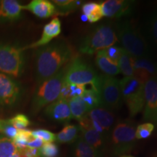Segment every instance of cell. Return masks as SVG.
Returning <instances> with one entry per match:
<instances>
[{"mask_svg": "<svg viewBox=\"0 0 157 157\" xmlns=\"http://www.w3.org/2000/svg\"><path fill=\"white\" fill-rule=\"evenodd\" d=\"M24 48L15 45L0 43V72L17 78L24 69Z\"/></svg>", "mask_w": 157, "mask_h": 157, "instance_id": "obj_8", "label": "cell"}, {"mask_svg": "<svg viewBox=\"0 0 157 157\" xmlns=\"http://www.w3.org/2000/svg\"><path fill=\"white\" fill-rule=\"evenodd\" d=\"M39 151L42 157H57L59 154L58 147L54 143H44Z\"/></svg>", "mask_w": 157, "mask_h": 157, "instance_id": "obj_34", "label": "cell"}, {"mask_svg": "<svg viewBox=\"0 0 157 157\" xmlns=\"http://www.w3.org/2000/svg\"><path fill=\"white\" fill-rule=\"evenodd\" d=\"M65 71L66 68L64 67L56 75L39 84L31 101L33 114H36L43 108L58 99L63 83Z\"/></svg>", "mask_w": 157, "mask_h": 157, "instance_id": "obj_4", "label": "cell"}, {"mask_svg": "<svg viewBox=\"0 0 157 157\" xmlns=\"http://www.w3.org/2000/svg\"><path fill=\"white\" fill-rule=\"evenodd\" d=\"M17 148L13 141L3 135H0V157H12Z\"/></svg>", "mask_w": 157, "mask_h": 157, "instance_id": "obj_30", "label": "cell"}, {"mask_svg": "<svg viewBox=\"0 0 157 157\" xmlns=\"http://www.w3.org/2000/svg\"><path fill=\"white\" fill-rule=\"evenodd\" d=\"M139 29L151 50H157V9L145 17Z\"/></svg>", "mask_w": 157, "mask_h": 157, "instance_id": "obj_14", "label": "cell"}, {"mask_svg": "<svg viewBox=\"0 0 157 157\" xmlns=\"http://www.w3.org/2000/svg\"><path fill=\"white\" fill-rule=\"evenodd\" d=\"M10 124L13 126L17 130L19 129H24L30 124V121H29V118L24 114L22 113H19L15 116L12 119H9Z\"/></svg>", "mask_w": 157, "mask_h": 157, "instance_id": "obj_33", "label": "cell"}, {"mask_svg": "<svg viewBox=\"0 0 157 157\" xmlns=\"http://www.w3.org/2000/svg\"><path fill=\"white\" fill-rule=\"evenodd\" d=\"M34 137L31 134V131L29 129H19L17 130L16 136L13 139V143L17 149H21L26 147L29 141H31Z\"/></svg>", "mask_w": 157, "mask_h": 157, "instance_id": "obj_31", "label": "cell"}, {"mask_svg": "<svg viewBox=\"0 0 157 157\" xmlns=\"http://www.w3.org/2000/svg\"><path fill=\"white\" fill-rule=\"evenodd\" d=\"M78 124H79L78 125L79 132H81L80 137L93 148H96L98 151H101L106 141L103 137V135L97 132L90 124L85 117H84L78 121Z\"/></svg>", "mask_w": 157, "mask_h": 157, "instance_id": "obj_17", "label": "cell"}, {"mask_svg": "<svg viewBox=\"0 0 157 157\" xmlns=\"http://www.w3.org/2000/svg\"><path fill=\"white\" fill-rule=\"evenodd\" d=\"M143 119L157 126V78L145 83V105Z\"/></svg>", "mask_w": 157, "mask_h": 157, "instance_id": "obj_11", "label": "cell"}, {"mask_svg": "<svg viewBox=\"0 0 157 157\" xmlns=\"http://www.w3.org/2000/svg\"><path fill=\"white\" fill-rule=\"evenodd\" d=\"M86 89V85L82 84H68L63 83L58 99L68 101L73 98L82 97Z\"/></svg>", "mask_w": 157, "mask_h": 157, "instance_id": "obj_24", "label": "cell"}, {"mask_svg": "<svg viewBox=\"0 0 157 157\" xmlns=\"http://www.w3.org/2000/svg\"><path fill=\"white\" fill-rule=\"evenodd\" d=\"M31 134L33 137L41 139L44 143H53L56 140V135L47 129H36L31 131Z\"/></svg>", "mask_w": 157, "mask_h": 157, "instance_id": "obj_35", "label": "cell"}, {"mask_svg": "<svg viewBox=\"0 0 157 157\" xmlns=\"http://www.w3.org/2000/svg\"><path fill=\"white\" fill-rule=\"evenodd\" d=\"M71 47L64 40H57L37 49L34 55V74L37 84L58 73L74 58Z\"/></svg>", "mask_w": 157, "mask_h": 157, "instance_id": "obj_1", "label": "cell"}, {"mask_svg": "<svg viewBox=\"0 0 157 157\" xmlns=\"http://www.w3.org/2000/svg\"><path fill=\"white\" fill-rule=\"evenodd\" d=\"M84 117L90 124L103 135L105 140L109 138L115 121V117L112 111L101 106L90 110Z\"/></svg>", "mask_w": 157, "mask_h": 157, "instance_id": "obj_10", "label": "cell"}, {"mask_svg": "<svg viewBox=\"0 0 157 157\" xmlns=\"http://www.w3.org/2000/svg\"><path fill=\"white\" fill-rule=\"evenodd\" d=\"M2 133L5 135V136L6 137H7V138L13 140L15 137V136H16L17 133V129H15L13 126H12L11 124H10L9 123L8 124L6 125Z\"/></svg>", "mask_w": 157, "mask_h": 157, "instance_id": "obj_38", "label": "cell"}, {"mask_svg": "<svg viewBox=\"0 0 157 157\" xmlns=\"http://www.w3.org/2000/svg\"><path fill=\"white\" fill-rule=\"evenodd\" d=\"M68 102L72 119L76 121H78L82 119L89 111L87 105L81 97L73 98Z\"/></svg>", "mask_w": 157, "mask_h": 157, "instance_id": "obj_26", "label": "cell"}, {"mask_svg": "<svg viewBox=\"0 0 157 157\" xmlns=\"http://www.w3.org/2000/svg\"><path fill=\"white\" fill-rule=\"evenodd\" d=\"M95 64L105 75L114 76L120 73L117 63L111 60L104 50L98 51L96 53Z\"/></svg>", "mask_w": 157, "mask_h": 157, "instance_id": "obj_21", "label": "cell"}, {"mask_svg": "<svg viewBox=\"0 0 157 157\" xmlns=\"http://www.w3.org/2000/svg\"><path fill=\"white\" fill-rule=\"evenodd\" d=\"M44 114L50 119L58 122L66 123L72 119L68 102L62 99L56 100L46 106Z\"/></svg>", "mask_w": 157, "mask_h": 157, "instance_id": "obj_15", "label": "cell"}, {"mask_svg": "<svg viewBox=\"0 0 157 157\" xmlns=\"http://www.w3.org/2000/svg\"><path fill=\"white\" fill-rule=\"evenodd\" d=\"M21 93V86L14 78L0 73V104L13 106L18 101Z\"/></svg>", "mask_w": 157, "mask_h": 157, "instance_id": "obj_12", "label": "cell"}, {"mask_svg": "<svg viewBox=\"0 0 157 157\" xmlns=\"http://www.w3.org/2000/svg\"><path fill=\"white\" fill-rule=\"evenodd\" d=\"M135 124L130 120L118 121L110 135L111 148L115 155H125L135 146Z\"/></svg>", "mask_w": 157, "mask_h": 157, "instance_id": "obj_7", "label": "cell"}, {"mask_svg": "<svg viewBox=\"0 0 157 157\" xmlns=\"http://www.w3.org/2000/svg\"><path fill=\"white\" fill-rule=\"evenodd\" d=\"M155 126L151 122L143 123L142 124L138 125L135 130V137L136 140L146 139L151 136L154 132Z\"/></svg>", "mask_w": 157, "mask_h": 157, "instance_id": "obj_32", "label": "cell"}, {"mask_svg": "<svg viewBox=\"0 0 157 157\" xmlns=\"http://www.w3.org/2000/svg\"><path fill=\"white\" fill-rule=\"evenodd\" d=\"M17 152L19 157H41L39 149L30 148L28 146L17 149Z\"/></svg>", "mask_w": 157, "mask_h": 157, "instance_id": "obj_37", "label": "cell"}, {"mask_svg": "<svg viewBox=\"0 0 157 157\" xmlns=\"http://www.w3.org/2000/svg\"><path fill=\"white\" fill-rule=\"evenodd\" d=\"M120 73L124 76V77L134 76V70H133L132 57L129 55L125 50H122L120 58L118 61Z\"/></svg>", "mask_w": 157, "mask_h": 157, "instance_id": "obj_27", "label": "cell"}, {"mask_svg": "<svg viewBox=\"0 0 157 157\" xmlns=\"http://www.w3.org/2000/svg\"><path fill=\"white\" fill-rule=\"evenodd\" d=\"M79 133L78 126L74 124L66 125L56 135V140L59 143H72L77 140Z\"/></svg>", "mask_w": 157, "mask_h": 157, "instance_id": "obj_25", "label": "cell"}, {"mask_svg": "<svg viewBox=\"0 0 157 157\" xmlns=\"http://www.w3.org/2000/svg\"><path fill=\"white\" fill-rule=\"evenodd\" d=\"M101 75H98L91 65L81 58H74L66 68L63 82L68 84H90L100 93Z\"/></svg>", "mask_w": 157, "mask_h": 157, "instance_id": "obj_5", "label": "cell"}, {"mask_svg": "<svg viewBox=\"0 0 157 157\" xmlns=\"http://www.w3.org/2000/svg\"><path fill=\"white\" fill-rule=\"evenodd\" d=\"M121 157H134V156H129V155H123V156H121Z\"/></svg>", "mask_w": 157, "mask_h": 157, "instance_id": "obj_42", "label": "cell"}, {"mask_svg": "<svg viewBox=\"0 0 157 157\" xmlns=\"http://www.w3.org/2000/svg\"><path fill=\"white\" fill-rule=\"evenodd\" d=\"M9 124L8 120H4V119H0V132L2 133L4 129Z\"/></svg>", "mask_w": 157, "mask_h": 157, "instance_id": "obj_40", "label": "cell"}, {"mask_svg": "<svg viewBox=\"0 0 157 157\" xmlns=\"http://www.w3.org/2000/svg\"><path fill=\"white\" fill-rule=\"evenodd\" d=\"M23 10L31 12L40 18H48L57 14L56 6L48 0H33L28 5L23 6Z\"/></svg>", "mask_w": 157, "mask_h": 157, "instance_id": "obj_20", "label": "cell"}, {"mask_svg": "<svg viewBox=\"0 0 157 157\" xmlns=\"http://www.w3.org/2000/svg\"><path fill=\"white\" fill-rule=\"evenodd\" d=\"M122 50L123 48L115 46V45H113V46H111L109 47V48L105 49L104 51H105L106 56L109 57L111 60H113V62H116L118 63V61H119V58H120L121 57Z\"/></svg>", "mask_w": 157, "mask_h": 157, "instance_id": "obj_36", "label": "cell"}, {"mask_svg": "<svg viewBox=\"0 0 157 157\" xmlns=\"http://www.w3.org/2000/svg\"><path fill=\"white\" fill-rule=\"evenodd\" d=\"M114 29L123 49L132 58H151L153 50L147 44L140 29L131 21L127 20L119 21Z\"/></svg>", "mask_w": 157, "mask_h": 157, "instance_id": "obj_2", "label": "cell"}, {"mask_svg": "<svg viewBox=\"0 0 157 157\" xmlns=\"http://www.w3.org/2000/svg\"><path fill=\"white\" fill-rule=\"evenodd\" d=\"M103 16L111 18H120L132 13L135 2L129 0H106L101 2Z\"/></svg>", "mask_w": 157, "mask_h": 157, "instance_id": "obj_13", "label": "cell"}, {"mask_svg": "<svg viewBox=\"0 0 157 157\" xmlns=\"http://www.w3.org/2000/svg\"><path fill=\"white\" fill-rule=\"evenodd\" d=\"M61 32V23L58 17H54L50 23L44 25L42 36L39 40L25 47L24 49L38 48L48 44L54 38L58 36Z\"/></svg>", "mask_w": 157, "mask_h": 157, "instance_id": "obj_18", "label": "cell"}, {"mask_svg": "<svg viewBox=\"0 0 157 157\" xmlns=\"http://www.w3.org/2000/svg\"><path fill=\"white\" fill-rule=\"evenodd\" d=\"M56 6L57 14H68L78 7L82 2L76 0H53L52 2Z\"/></svg>", "mask_w": 157, "mask_h": 157, "instance_id": "obj_29", "label": "cell"}, {"mask_svg": "<svg viewBox=\"0 0 157 157\" xmlns=\"http://www.w3.org/2000/svg\"><path fill=\"white\" fill-rule=\"evenodd\" d=\"M82 11L83 15L87 17V21L91 23L98 22L103 17L101 3L87 2L84 4L82 7Z\"/></svg>", "mask_w": 157, "mask_h": 157, "instance_id": "obj_23", "label": "cell"}, {"mask_svg": "<svg viewBox=\"0 0 157 157\" xmlns=\"http://www.w3.org/2000/svg\"><path fill=\"white\" fill-rule=\"evenodd\" d=\"M23 5L15 0L0 1V22L7 23L16 21L21 16Z\"/></svg>", "mask_w": 157, "mask_h": 157, "instance_id": "obj_19", "label": "cell"}, {"mask_svg": "<svg viewBox=\"0 0 157 157\" xmlns=\"http://www.w3.org/2000/svg\"><path fill=\"white\" fill-rule=\"evenodd\" d=\"M43 144H44L43 140H42L41 139H39V138H37V137H34L32 140H31V141H29L26 146L30 147V148H33L40 149Z\"/></svg>", "mask_w": 157, "mask_h": 157, "instance_id": "obj_39", "label": "cell"}, {"mask_svg": "<svg viewBox=\"0 0 157 157\" xmlns=\"http://www.w3.org/2000/svg\"><path fill=\"white\" fill-rule=\"evenodd\" d=\"M114 27L109 23L101 24L82 39L78 46L82 54L93 55L98 51L115 45L118 42Z\"/></svg>", "mask_w": 157, "mask_h": 157, "instance_id": "obj_3", "label": "cell"}, {"mask_svg": "<svg viewBox=\"0 0 157 157\" xmlns=\"http://www.w3.org/2000/svg\"><path fill=\"white\" fill-rule=\"evenodd\" d=\"M134 76L146 82L152 78H157V63L151 58H132Z\"/></svg>", "mask_w": 157, "mask_h": 157, "instance_id": "obj_16", "label": "cell"}, {"mask_svg": "<svg viewBox=\"0 0 157 157\" xmlns=\"http://www.w3.org/2000/svg\"><path fill=\"white\" fill-rule=\"evenodd\" d=\"M122 101L129 113L135 117L142 111L145 105V82L136 76L124 77L119 80Z\"/></svg>", "mask_w": 157, "mask_h": 157, "instance_id": "obj_6", "label": "cell"}, {"mask_svg": "<svg viewBox=\"0 0 157 157\" xmlns=\"http://www.w3.org/2000/svg\"><path fill=\"white\" fill-rule=\"evenodd\" d=\"M101 151L93 148L78 137L74 145V157H100Z\"/></svg>", "mask_w": 157, "mask_h": 157, "instance_id": "obj_22", "label": "cell"}, {"mask_svg": "<svg viewBox=\"0 0 157 157\" xmlns=\"http://www.w3.org/2000/svg\"><path fill=\"white\" fill-rule=\"evenodd\" d=\"M12 157H19V156H18V154H17V152L15 153V154L14 155H13V156H12Z\"/></svg>", "mask_w": 157, "mask_h": 157, "instance_id": "obj_41", "label": "cell"}, {"mask_svg": "<svg viewBox=\"0 0 157 157\" xmlns=\"http://www.w3.org/2000/svg\"><path fill=\"white\" fill-rule=\"evenodd\" d=\"M81 98L84 103L86 104L89 111L95 109V108L102 106L100 93L93 87H91L90 89H86Z\"/></svg>", "mask_w": 157, "mask_h": 157, "instance_id": "obj_28", "label": "cell"}, {"mask_svg": "<svg viewBox=\"0 0 157 157\" xmlns=\"http://www.w3.org/2000/svg\"><path fill=\"white\" fill-rule=\"evenodd\" d=\"M100 95L102 107L113 111L118 110L122 104L119 81L114 76L101 75Z\"/></svg>", "mask_w": 157, "mask_h": 157, "instance_id": "obj_9", "label": "cell"}]
</instances>
